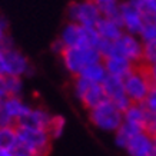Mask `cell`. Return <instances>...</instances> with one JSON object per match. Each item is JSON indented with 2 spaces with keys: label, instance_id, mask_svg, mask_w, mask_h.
Listing matches in <instances>:
<instances>
[{
  "label": "cell",
  "instance_id": "cell-3",
  "mask_svg": "<svg viewBox=\"0 0 156 156\" xmlns=\"http://www.w3.org/2000/svg\"><path fill=\"white\" fill-rule=\"evenodd\" d=\"M92 125L103 132H116L123 123V112L110 100H105L89 110Z\"/></svg>",
  "mask_w": 156,
  "mask_h": 156
},
{
  "label": "cell",
  "instance_id": "cell-4",
  "mask_svg": "<svg viewBox=\"0 0 156 156\" xmlns=\"http://www.w3.org/2000/svg\"><path fill=\"white\" fill-rule=\"evenodd\" d=\"M65 48H77V46H92L96 48L100 43V36L95 27H85L77 23H69L63 29L59 39Z\"/></svg>",
  "mask_w": 156,
  "mask_h": 156
},
{
  "label": "cell",
  "instance_id": "cell-15",
  "mask_svg": "<svg viewBox=\"0 0 156 156\" xmlns=\"http://www.w3.org/2000/svg\"><path fill=\"white\" fill-rule=\"evenodd\" d=\"M102 62H103L105 69L108 72V75L119 77V79H125V77L136 67L135 63H132L130 60L125 59V57H120V56L103 57Z\"/></svg>",
  "mask_w": 156,
  "mask_h": 156
},
{
  "label": "cell",
  "instance_id": "cell-7",
  "mask_svg": "<svg viewBox=\"0 0 156 156\" xmlns=\"http://www.w3.org/2000/svg\"><path fill=\"white\" fill-rule=\"evenodd\" d=\"M73 87H75V93L77 96V99L80 100V103L87 110L96 108L98 105L106 100V95H105L102 83H95V82H90L82 76H75Z\"/></svg>",
  "mask_w": 156,
  "mask_h": 156
},
{
  "label": "cell",
  "instance_id": "cell-22",
  "mask_svg": "<svg viewBox=\"0 0 156 156\" xmlns=\"http://www.w3.org/2000/svg\"><path fill=\"white\" fill-rule=\"evenodd\" d=\"M130 2L142 10L146 20L156 23V0H130Z\"/></svg>",
  "mask_w": 156,
  "mask_h": 156
},
{
  "label": "cell",
  "instance_id": "cell-19",
  "mask_svg": "<svg viewBox=\"0 0 156 156\" xmlns=\"http://www.w3.org/2000/svg\"><path fill=\"white\" fill-rule=\"evenodd\" d=\"M79 76L85 77L90 82H95V83H103V80L108 77V72L105 69L103 62H98V63L87 66Z\"/></svg>",
  "mask_w": 156,
  "mask_h": 156
},
{
  "label": "cell",
  "instance_id": "cell-1",
  "mask_svg": "<svg viewBox=\"0 0 156 156\" xmlns=\"http://www.w3.org/2000/svg\"><path fill=\"white\" fill-rule=\"evenodd\" d=\"M59 55H60L66 69L73 77L79 76L87 66L103 60L99 50L96 48H92V46L63 48Z\"/></svg>",
  "mask_w": 156,
  "mask_h": 156
},
{
  "label": "cell",
  "instance_id": "cell-17",
  "mask_svg": "<svg viewBox=\"0 0 156 156\" xmlns=\"http://www.w3.org/2000/svg\"><path fill=\"white\" fill-rule=\"evenodd\" d=\"M95 29L96 32L99 33L100 39L108 40V42H115L125 33L118 20L109 19V17H102L99 20V23L96 24Z\"/></svg>",
  "mask_w": 156,
  "mask_h": 156
},
{
  "label": "cell",
  "instance_id": "cell-13",
  "mask_svg": "<svg viewBox=\"0 0 156 156\" xmlns=\"http://www.w3.org/2000/svg\"><path fill=\"white\" fill-rule=\"evenodd\" d=\"M53 115H50L43 108H29V110L19 119L16 128L37 129V130H48Z\"/></svg>",
  "mask_w": 156,
  "mask_h": 156
},
{
  "label": "cell",
  "instance_id": "cell-29",
  "mask_svg": "<svg viewBox=\"0 0 156 156\" xmlns=\"http://www.w3.org/2000/svg\"><path fill=\"white\" fill-rule=\"evenodd\" d=\"M0 156H16L13 151H7V149H0Z\"/></svg>",
  "mask_w": 156,
  "mask_h": 156
},
{
  "label": "cell",
  "instance_id": "cell-20",
  "mask_svg": "<svg viewBox=\"0 0 156 156\" xmlns=\"http://www.w3.org/2000/svg\"><path fill=\"white\" fill-rule=\"evenodd\" d=\"M90 2H93L99 7L103 17H109V19H113L119 22V5H120V0H90Z\"/></svg>",
  "mask_w": 156,
  "mask_h": 156
},
{
  "label": "cell",
  "instance_id": "cell-9",
  "mask_svg": "<svg viewBox=\"0 0 156 156\" xmlns=\"http://www.w3.org/2000/svg\"><path fill=\"white\" fill-rule=\"evenodd\" d=\"M119 22L123 32L137 36L143 24L146 23V17L142 13V10L136 7L130 0H123L119 5Z\"/></svg>",
  "mask_w": 156,
  "mask_h": 156
},
{
  "label": "cell",
  "instance_id": "cell-24",
  "mask_svg": "<svg viewBox=\"0 0 156 156\" xmlns=\"http://www.w3.org/2000/svg\"><path fill=\"white\" fill-rule=\"evenodd\" d=\"M137 36L140 37V40L143 43L156 40V23H153L151 20H146V23L143 24L142 30H140V33L137 34Z\"/></svg>",
  "mask_w": 156,
  "mask_h": 156
},
{
  "label": "cell",
  "instance_id": "cell-26",
  "mask_svg": "<svg viewBox=\"0 0 156 156\" xmlns=\"http://www.w3.org/2000/svg\"><path fill=\"white\" fill-rule=\"evenodd\" d=\"M143 106H145V109L147 110V113L151 116L156 115V87H152L147 98L143 102Z\"/></svg>",
  "mask_w": 156,
  "mask_h": 156
},
{
  "label": "cell",
  "instance_id": "cell-2",
  "mask_svg": "<svg viewBox=\"0 0 156 156\" xmlns=\"http://www.w3.org/2000/svg\"><path fill=\"white\" fill-rule=\"evenodd\" d=\"M123 85L125 92L132 103H143L153 87L151 77L147 75L146 65H136V67L123 79Z\"/></svg>",
  "mask_w": 156,
  "mask_h": 156
},
{
  "label": "cell",
  "instance_id": "cell-25",
  "mask_svg": "<svg viewBox=\"0 0 156 156\" xmlns=\"http://www.w3.org/2000/svg\"><path fill=\"white\" fill-rule=\"evenodd\" d=\"M156 62V40L143 43V63L152 65Z\"/></svg>",
  "mask_w": 156,
  "mask_h": 156
},
{
  "label": "cell",
  "instance_id": "cell-23",
  "mask_svg": "<svg viewBox=\"0 0 156 156\" xmlns=\"http://www.w3.org/2000/svg\"><path fill=\"white\" fill-rule=\"evenodd\" d=\"M63 130H65V119L62 118V116H53L52 120H50V125H49V129H48L50 137L55 140V139H57L63 133Z\"/></svg>",
  "mask_w": 156,
  "mask_h": 156
},
{
  "label": "cell",
  "instance_id": "cell-8",
  "mask_svg": "<svg viewBox=\"0 0 156 156\" xmlns=\"http://www.w3.org/2000/svg\"><path fill=\"white\" fill-rule=\"evenodd\" d=\"M67 16L72 23H77L85 27H96L99 20L103 17L100 9L90 0L72 2L67 7Z\"/></svg>",
  "mask_w": 156,
  "mask_h": 156
},
{
  "label": "cell",
  "instance_id": "cell-6",
  "mask_svg": "<svg viewBox=\"0 0 156 156\" xmlns=\"http://www.w3.org/2000/svg\"><path fill=\"white\" fill-rule=\"evenodd\" d=\"M109 56H120L130 60L135 65H140L143 63V42L136 34L125 32L118 40L112 42Z\"/></svg>",
  "mask_w": 156,
  "mask_h": 156
},
{
  "label": "cell",
  "instance_id": "cell-12",
  "mask_svg": "<svg viewBox=\"0 0 156 156\" xmlns=\"http://www.w3.org/2000/svg\"><path fill=\"white\" fill-rule=\"evenodd\" d=\"M105 90L106 99L110 100L115 106H118L122 112H125L126 109L130 106V100H129L126 92H125V85H123V79L115 77V76H109L102 83Z\"/></svg>",
  "mask_w": 156,
  "mask_h": 156
},
{
  "label": "cell",
  "instance_id": "cell-21",
  "mask_svg": "<svg viewBox=\"0 0 156 156\" xmlns=\"http://www.w3.org/2000/svg\"><path fill=\"white\" fill-rule=\"evenodd\" d=\"M16 146H17L16 126H3V128H0V149L13 151Z\"/></svg>",
  "mask_w": 156,
  "mask_h": 156
},
{
  "label": "cell",
  "instance_id": "cell-28",
  "mask_svg": "<svg viewBox=\"0 0 156 156\" xmlns=\"http://www.w3.org/2000/svg\"><path fill=\"white\" fill-rule=\"evenodd\" d=\"M13 152H14V155H16V156H34L33 153H30V152H29L27 149H24V147L19 146V145L14 147Z\"/></svg>",
  "mask_w": 156,
  "mask_h": 156
},
{
  "label": "cell",
  "instance_id": "cell-30",
  "mask_svg": "<svg viewBox=\"0 0 156 156\" xmlns=\"http://www.w3.org/2000/svg\"><path fill=\"white\" fill-rule=\"evenodd\" d=\"M155 145H156V139H155Z\"/></svg>",
  "mask_w": 156,
  "mask_h": 156
},
{
  "label": "cell",
  "instance_id": "cell-11",
  "mask_svg": "<svg viewBox=\"0 0 156 156\" xmlns=\"http://www.w3.org/2000/svg\"><path fill=\"white\" fill-rule=\"evenodd\" d=\"M20 96H9L0 100V128L3 126H16L19 119L29 110Z\"/></svg>",
  "mask_w": 156,
  "mask_h": 156
},
{
  "label": "cell",
  "instance_id": "cell-5",
  "mask_svg": "<svg viewBox=\"0 0 156 156\" xmlns=\"http://www.w3.org/2000/svg\"><path fill=\"white\" fill-rule=\"evenodd\" d=\"M17 130V145L27 149L34 156H46L52 147V137L48 130L16 128Z\"/></svg>",
  "mask_w": 156,
  "mask_h": 156
},
{
  "label": "cell",
  "instance_id": "cell-14",
  "mask_svg": "<svg viewBox=\"0 0 156 156\" xmlns=\"http://www.w3.org/2000/svg\"><path fill=\"white\" fill-rule=\"evenodd\" d=\"M125 151L129 153V156H156L155 139L146 130L139 132L128 142Z\"/></svg>",
  "mask_w": 156,
  "mask_h": 156
},
{
  "label": "cell",
  "instance_id": "cell-18",
  "mask_svg": "<svg viewBox=\"0 0 156 156\" xmlns=\"http://www.w3.org/2000/svg\"><path fill=\"white\" fill-rule=\"evenodd\" d=\"M139 132H143V129L137 128V126H133V125H130V123H128V122H123L122 125H120V128L115 132V140L118 143V146L125 149V146L128 145L129 140H130L135 135H137Z\"/></svg>",
  "mask_w": 156,
  "mask_h": 156
},
{
  "label": "cell",
  "instance_id": "cell-16",
  "mask_svg": "<svg viewBox=\"0 0 156 156\" xmlns=\"http://www.w3.org/2000/svg\"><path fill=\"white\" fill-rule=\"evenodd\" d=\"M123 122H128L133 126L146 130L147 122H149V113L145 109L143 103H130V106L123 112Z\"/></svg>",
  "mask_w": 156,
  "mask_h": 156
},
{
  "label": "cell",
  "instance_id": "cell-10",
  "mask_svg": "<svg viewBox=\"0 0 156 156\" xmlns=\"http://www.w3.org/2000/svg\"><path fill=\"white\" fill-rule=\"evenodd\" d=\"M0 53H2L5 75L22 77L23 75L29 73L30 63H29L27 57L22 52H19L17 49L12 48V46H6V48L0 49Z\"/></svg>",
  "mask_w": 156,
  "mask_h": 156
},
{
  "label": "cell",
  "instance_id": "cell-27",
  "mask_svg": "<svg viewBox=\"0 0 156 156\" xmlns=\"http://www.w3.org/2000/svg\"><path fill=\"white\" fill-rule=\"evenodd\" d=\"M146 70H147V75L151 77V82L153 87H156V62L152 63V65H146Z\"/></svg>",
  "mask_w": 156,
  "mask_h": 156
},
{
  "label": "cell",
  "instance_id": "cell-31",
  "mask_svg": "<svg viewBox=\"0 0 156 156\" xmlns=\"http://www.w3.org/2000/svg\"><path fill=\"white\" fill-rule=\"evenodd\" d=\"M0 100H2V99H0Z\"/></svg>",
  "mask_w": 156,
  "mask_h": 156
}]
</instances>
